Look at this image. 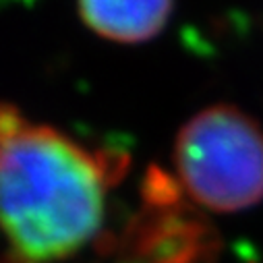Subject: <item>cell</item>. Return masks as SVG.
<instances>
[{"label":"cell","mask_w":263,"mask_h":263,"mask_svg":"<svg viewBox=\"0 0 263 263\" xmlns=\"http://www.w3.org/2000/svg\"><path fill=\"white\" fill-rule=\"evenodd\" d=\"M126 154L89 147L0 104V234L9 263H60L102 228Z\"/></svg>","instance_id":"cell-1"},{"label":"cell","mask_w":263,"mask_h":263,"mask_svg":"<svg viewBox=\"0 0 263 263\" xmlns=\"http://www.w3.org/2000/svg\"><path fill=\"white\" fill-rule=\"evenodd\" d=\"M174 168L195 205L249 210L263 199V128L234 106H210L178 130Z\"/></svg>","instance_id":"cell-2"},{"label":"cell","mask_w":263,"mask_h":263,"mask_svg":"<svg viewBox=\"0 0 263 263\" xmlns=\"http://www.w3.org/2000/svg\"><path fill=\"white\" fill-rule=\"evenodd\" d=\"M174 0H77L83 23L100 37L141 44L156 37L172 15Z\"/></svg>","instance_id":"cell-3"}]
</instances>
